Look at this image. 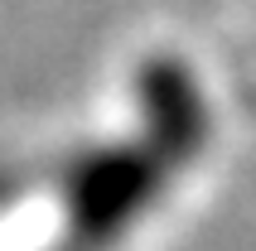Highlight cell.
<instances>
[{
  "instance_id": "obj_1",
  "label": "cell",
  "mask_w": 256,
  "mask_h": 251,
  "mask_svg": "<svg viewBox=\"0 0 256 251\" xmlns=\"http://www.w3.org/2000/svg\"><path fill=\"white\" fill-rule=\"evenodd\" d=\"M164 174L170 169L140 140H112L78 154L63 174V218H68L72 246L102 251L121 242L155 208Z\"/></svg>"
},
{
  "instance_id": "obj_2",
  "label": "cell",
  "mask_w": 256,
  "mask_h": 251,
  "mask_svg": "<svg viewBox=\"0 0 256 251\" xmlns=\"http://www.w3.org/2000/svg\"><path fill=\"white\" fill-rule=\"evenodd\" d=\"M136 112H140V145L164 169H184L208 145V102L188 63L179 58H145L136 68Z\"/></svg>"
},
{
  "instance_id": "obj_3",
  "label": "cell",
  "mask_w": 256,
  "mask_h": 251,
  "mask_svg": "<svg viewBox=\"0 0 256 251\" xmlns=\"http://www.w3.org/2000/svg\"><path fill=\"white\" fill-rule=\"evenodd\" d=\"M0 198H5V188H0Z\"/></svg>"
}]
</instances>
